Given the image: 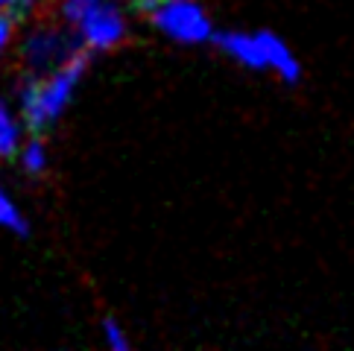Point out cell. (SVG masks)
<instances>
[{
	"label": "cell",
	"mask_w": 354,
	"mask_h": 351,
	"mask_svg": "<svg viewBox=\"0 0 354 351\" xmlns=\"http://www.w3.org/2000/svg\"><path fill=\"white\" fill-rule=\"evenodd\" d=\"M0 229H6L18 237H27L30 234V220L27 214L21 211V205L15 202V196L9 193V187L0 179Z\"/></svg>",
	"instance_id": "obj_8"
},
{
	"label": "cell",
	"mask_w": 354,
	"mask_h": 351,
	"mask_svg": "<svg viewBox=\"0 0 354 351\" xmlns=\"http://www.w3.org/2000/svg\"><path fill=\"white\" fill-rule=\"evenodd\" d=\"M15 161H18L21 173L30 176V179H41V176H47V170H50V149L44 144L41 132H35L32 137H24Z\"/></svg>",
	"instance_id": "obj_7"
},
{
	"label": "cell",
	"mask_w": 354,
	"mask_h": 351,
	"mask_svg": "<svg viewBox=\"0 0 354 351\" xmlns=\"http://www.w3.org/2000/svg\"><path fill=\"white\" fill-rule=\"evenodd\" d=\"M88 53L71 59L53 73H24L12 88V103L18 106L30 132H47L65 117L77 99L88 73Z\"/></svg>",
	"instance_id": "obj_1"
},
{
	"label": "cell",
	"mask_w": 354,
	"mask_h": 351,
	"mask_svg": "<svg viewBox=\"0 0 354 351\" xmlns=\"http://www.w3.org/2000/svg\"><path fill=\"white\" fill-rule=\"evenodd\" d=\"M88 56L118 50L129 39V9L123 0H100L88 15L73 27Z\"/></svg>",
	"instance_id": "obj_5"
},
{
	"label": "cell",
	"mask_w": 354,
	"mask_h": 351,
	"mask_svg": "<svg viewBox=\"0 0 354 351\" xmlns=\"http://www.w3.org/2000/svg\"><path fill=\"white\" fill-rule=\"evenodd\" d=\"M103 343L111 351H129V345H132L129 334H126V328L118 319H103Z\"/></svg>",
	"instance_id": "obj_11"
},
{
	"label": "cell",
	"mask_w": 354,
	"mask_h": 351,
	"mask_svg": "<svg viewBox=\"0 0 354 351\" xmlns=\"http://www.w3.org/2000/svg\"><path fill=\"white\" fill-rule=\"evenodd\" d=\"M82 53L85 50L73 27H68L59 18L32 21L27 30H21L15 44V56L21 61L24 73H53Z\"/></svg>",
	"instance_id": "obj_3"
},
{
	"label": "cell",
	"mask_w": 354,
	"mask_h": 351,
	"mask_svg": "<svg viewBox=\"0 0 354 351\" xmlns=\"http://www.w3.org/2000/svg\"><path fill=\"white\" fill-rule=\"evenodd\" d=\"M214 47L234 65L252 73H272L284 85H299L305 77L293 47L272 30H223L214 39Z\"/></svg>",
	"instance_id": "obj_2"
},
{
	"label": "cell",
	"mask_w": 354,
	"mask_h": 351,
	"mask_svg": "<svg viewBox=\"0 0 354 351\" xmlns=\"http://www.w3.org/2000/svg\"><path fill=\"white\" fill-rule=\"evenodd\" d=\"M27 137V123H24L18 106L9 97H0V161L15 158Z\"/></svg>",
	"instance_id": "obj_6"
},
{
	"label": "cell",
	"mask_w": 354,
	"mask_h": 351,
	"mask_svg": "<svg viewBox=\"0 0 354 351\" xmlns=\"http://www.w3.org/2000/svg\"><path fill=\"white\" fill-rule=\"evenodd\" d=\"M123 3L129 12H144V15H149V12L158 6V0H123Z\"/></svg>",
	"instance_id": "obj_13"
},
{
	"label": "cell",
	"mask_w": 354,
	"mask_h": 351,
	"mask_svg": "<svg viewBox=\"0 0 354 351\" xmlns=\"http://www.w3.org/2000/svg\"><path fill=\"white\" fill-rule=\"evenodd\" d=\"M21 18H15L12 12L0 9V59H6L12 50L18 44V35H21Z\"/></svg>",
	"instance_id": "obj_10"
},
{
	"label": "cell",
	"mask_w": 354,
	"mask_h": 351,
	"mask_svg": "<svg viewBox=\"0 0 354 351\" xmlns=\"http://www.w3.org/2000/svg\"><path fill=\"white\" fill-rule=\"evenodd\" d=\"M44 6V0H0V9L12 12L15 18H27L32 12H39Z\"/></svg>",
	"instance_id": "obj_12"
},
{
	"label": "cell",
	"mask_w": 354,
	"mask_h": 351,
	"mask_svg": "<svg viewBox=\"0 0 354 351\" xmlns=\"http://www.w3.org/2000/svg\"><path fill=\"white\" fill-rule=\"evenodd\" d=\"M147 18L158 35L179 47H205L217 39L214 18L199 0H158Z\"/></svg>",
	"instance_id": "obj_4"
},
{
	"label": "cell",
	"mask_w": 354,
	"mask_h": 351,
	"mask_svg": "<svg viewBox=\"0 0 354 351\" xmlns=\"http://www.w3.org/2000/svg\"><path fill=\"white\" fill-rule=\"evenodd\" d=\"M100 0H59L56 3V18L65 21L68 27H77V23L91 12Z\"/></svg>",
	"instance_id": "obj_9"
}]
</instances>
